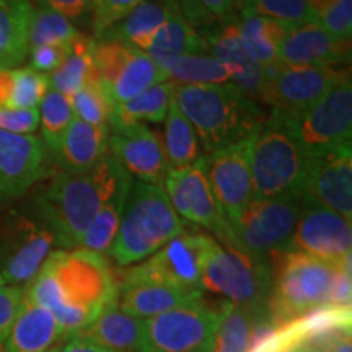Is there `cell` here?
Returning a JSON list of instances; mask_svg holds the SVG:
<instances>
[{
    "label": "cell",
    "mask_w": 352,
    "mask_h": 352,
    "mask_svg": "<svg viewBox=\"0 0 352 352\" xmlns=\"http://www.w3.org/2000/svg\"><path fill=\"white\" fill-rule=\"evenodd\" d=\"M25 294L47 308L70 338L118 300V284L104 254L85 248L54 250L25 285Z\"/></svg>",
    "instance_id": "6da1fadb"
},
{
    "label": "cell",
    "mask_w": 352,
    "mask_h": 352,
    "mask_svg": "<svg viewBox=\"0 0 352 352\" xmlns=\"http://www.w3.org/2000/svg\"><path fill=\"white\" fill-rule=\"evenodd\" d=\"M127 176L111 155L83 175L59 173L34 199V208L54 232L63 250L78 248L103 202Z\"/></svg>",
    "instance_id": "7a4b0ae2"
},
{
    "label": "cell",
    "mask_w": 352,
    "mask_h": 352,
    "mask_svg": "<svg viewBox=\"0 0 352 352\" xmlns=\"http://www.w3.org/2000/svg\"><path fill=\"white\" fill-rule=\"evenodd\" d=\"M173 100L208 153L253 138L266 113L233 82L175 87Z\"/></svg>",
    "instance_id": "3957f363"
},
{
    "label": "cell",
    "mask_w": 352,
    "mask_h": 352,
    "mask_svg": "<svg viewBox=\"0 0 352 352\" xmlns=\"http://www.w3.org/2000/svg\"><path fill=\"white\" fill-rule=\"evenodd\" d=\"M184 230L186 222L176 214L164 186L132 182L108 256L118 266H131L152 256Z\"/></svg>",
    "instance_id": "277c9868"
},
{
    "label": "cell",
    "mask_w": 352,
    "mask_h": 352,
    "mask_svg": "<svg viewBox=\"0 0 352 352\" xmlns=\"http://www.w3.org/2000/svg\"><path fill=\"white\" fill-rule=\"evenodd\" d=\"M308 158L303 155L292 122L274 111L266 116L252 155V184L254 199L302 197Z\"/></svg>",
    "instance_id": "5b68a950"
},
{
    "label": "cell",
    "mask_w": 352,
    "mask_h": 352,
    "mask_svg": "<svg viewBox=\"0 0 352 352\" xmlns=\"http://www.w3.org/2000/svg\"><path fill=\"white\" fill-rule=\"evenodd\" d=\"M272 290L267 305L277 327L323 305H331V292L340 261L329 263L305 253L274 254Z\"/></svg>",
    "instance_id": "8992f818"
},
{
    "label": "cell",
    "mask_w": 352,
    "mask_h": 352,
    "mask_svg": "<svg viewBox=\"0 0 352 352\" xmlns=\"http://www.w3.org/2000/svg\"><path fill=\"white\" fill-rule=\"evenodd\" d=\"M272 263L232 245L210 241L201 276V289L232 303H261L270 300Z\"/></svg>",
    "instance_id": "52a82bcc"
},
{
    "label": "cell",
    "mask_w": 352,
    "mask_h": 352,
    "mask_svg": "<svg viewBox=\"0 0 352 352\" xmlns=\"http://www.w3.org/2000/svg\"><path fill=\"white\" fill-rule=\"evenodd\" d=\"M57 239L34 208L12 210L0 222V274L7 285H28L50 254Z\"/></svg>",
    "instance_id": "ba28073f"
},
{
    "label": "cell",
    "mask_w": 352,
    "mask_h": 352,
    "mask_svg": "<svg viewBox=\"0 0 352 352\" xmlns=\"http://www.w3.org/2000/svg\"><path fill=\"white\" fill-rule=\"evenodd\" d=\"M226 300L208 303L199 297L188 305L173 308L144 320L140 352H199L210 349L223 314Z\"/></svg>",
    "instance_id": "9c48e42d"
},
{
    "label": "cell",
    "mask_w": 352,
    "mask_h": 352,
    "mask_svg": "<svg viewBox=\"0 0 352 352\" xmlns=\"http://www.w3.org/2000/svg\"><path fill=\"white\" fill-rule=\"evenodd\" d=\"M212 240L214 236L208 233L184 230L138 266L120 272L116 283L147 280L171 285L184 292L201 294L202 267Z\"/></svg>",
    "instance_id": "30bf717a"
},
{
    "label": "cell",
    "mask_w": 352,
    "mask_h": 352,
    "mask_svg": "<svg viewBox=\"0 0 352 352\" xmlns=\"http://www.w3.org/2000/svg\"><path fill=\"white\" fill-rule=\"evenodd\" d=\"M264 85L259 103L270 104L285 116H302L329 90L340 85L349 72L340 67H289L283 64L263 65Z\"/></svg>",
    "instance_id": "8fae6325"
},
{
    "label": "cell",
    "mask_w": 352,
    "mask_h": 352,
    "mask_svg": "<svg viewBox=\"0 0 352 352\" xmlns=\"http://www.w3.org/2000/svg\"><path fill=\"white\" fill-rule=\"evenodd\" d=\"M302 197L253 199L232 228V246L270 258L285 252L296 228Z\"/></svg>",
    "instance_id": "7c38bea8"
},
{
    "label": "cell",
    "mask_w": 352,
    "mask_h": 352,
    "mask_svg": "<svg viewBox=\"0 0 352 352\" xmlns=\"http://www.w3.org/2000/svg\"><path fill=\"white\" fill-rule=\"evenodd\" d=\"M292 131L307 158L320 157L342 144L352 134L351 77L329 90L302 116L292 120Z\"/></svg>",
    "instance_id": "4fadbf2b"
},
{
    "label": "cell",
    "mask_w": 352,
    "mask_h": 352,
    "mask_svg": "<svg viewBox=\"0 0 352 352\" xmlns=\"http://www.w3.org/2000/svg\"><path fill=\"white\" fill-rule=\"evenodd\" d=\"M164 184L166 196L179 217L209 230L219 243L232 245V228L212 195L206 175L204 155L195 165L170 170Z\"/></svg>",
    "instance_id": "5bb4252c"
},
{
    "label": "cell",
    "mask_w": 352,
    "mask_h": 352,
    "mask_svg": "<svg viewBox=\"0 0 352 352\" xmlns=\"http://www.w3.org/2000/svg\"><path fill=\"white\" fill-rule=\"evenodd\" d=\"M256 135L204 155L210 189L230 227L253 199L252 155Z\"/></svg>",
    "instance_id": "9a60e30c"
},
{
    "label": "cell",
    "mask_w": 352,
    "mask_h": 352,
    "mask_svg": "<svg viewBox=\"0 0 352 352\" xmlns=\"http://www.w3.org/2000/svg\"><path fill=\"white\" fill-rule=\"evenodd\" d=\"M351 220L302 196L296 228L285 252L305 253L324 261L338 263L351 256Z\"/></svg>",
    "instance_id": "2e32d148"
},
{
    "label": "cell",
    "mask_w": 352,
    "mask_h": 352,
    "mask_svg": "<svg viewBox=\"0 0 352 352\" xmlns=\"http://www.w3.org/2000/svg\"><path fill=\"white\" fill-rule=\"evenodd\" d=\"M47 173L50 155L41 139L0 131V209L25 196Z\"/></svg>",
    "instance_id": "e0dca14e"
},
{
    "label": "cell",
    "mask_w": 352,
    "mask_h": 352,
    "mask_svg": "<svg viewBox=\"0 0 352 352\" xmlns=\"http://www.w3.org/2000/svg\"><path fill=\"white\" fill-rule=\"evenodd\" d=\"M303 197L352 219V151L342 144L320 157L308 158Z\"/></svg>",
    "instance_id": "ac0fdd59"
},
{
    "label": "cell",
    "mask_w": 352,
    "mask_h": 352,
    "mask_svg": "<svg viewBox=\"0 0 352 352\" xmlns=\"http://www.w3.org/2000/svg\"><path fill=\"white\" fill-rule=\"evenodd\" d=\"M108 148L127 175L138 178V182L164 186L170 171L164 145L147 126L135 124L113 129Z\"/></svg>",
    "instance_id": "d6986e66"
},
{
    "label": "cell",
    "mask_w": 352,
    "mask_h": 352,
    "mask_svg": "<svg viewBox=\"0 0 352 352\" xmlns=\"http://www.w3.org/2000/svg\"><path fill=\"white\" fill-rule=\"evenodd\" d=\"M351 41L328 33L320 23L292 28L279 46V64L289 67H338L349 63Z\"/></svg>",
    "instance_id": "ffe728a7"
},
{
    "label": "cell",
    "mask_w": 352,
    "mask_h": 352,
    "mask_svg": "<svg viewBox=\"0 0 352 352\" xmlns=\"http://www.w3.org/2000/svg\"><path fill=\"white\" fill-rule=\"evenodd\" d=\"M236 20H239V15L232 13L227 19L220 20L217 26H212V30L202 36L206 39L209 54L235 70L232 78L233 83L245 95L259 103V95H261L264 85V69L263 65L250 59L245 52L240 41Z\"/></svg>",
    "instance_id": "44dd1931"
},
{
    "label": "cell",
    "mask_w": 352,
    "mask_h": 352,
    "mask_svg": "<svg viewBox=\"0 0 352 352\" xmlns=\"http://www.w3.org/2000/svg\"><path fill=\"white\" fill-rule=\"evenodd\" d=\"M69 338L65 336L56 316L47 308L34 303L25 294L3 351L44 352L57 344H63Z\"/></svg>",
    "instance_id": "7402d4cb"
},
{
    "label": "cell",
    "mask_w": 352,
    "mask_h": 352,
    "mask_svg": "<svg viewBox=\"0 0 352 352\" xmlns=\"http://www.w3.org/2000/svg\"><path fill=\"white\" fill-rule=\"evenodd\" d=\"M118 284V305L127 315L135 318L147 320L173 308L188 305L202 297L201 294L184 292L171 285L147 283H116Z\"/></svg>",
    "instance_id": "603a6c76"
},
{
    "label": "cell",
    "mask_w": 352,
    "mask_h": 352,
    "mask_svg": "<svg viewBox=\"0 0 352 352\" xmlns=\"http://www.w3.org/2000/svg\"><path fill=\"white\" fill-rule=\"evenodd\" d=\"M109 127H95L74 116L65 132L57 160L64 173L83 175L108 155Z\"/></svg>",
    "instance_id": "cb8c5ba5"
},
{
    "label": "cell",
    "mask_w": 352,
    "mask_h": 352,
    "mask_svg": "<svg viewBox=\"0 0 352 352\" xmlns=\"http://www.w3.org/2000/svg\"><path fill=\"white\" fill-rule=\"evenodd\" d=\"M142 327L144 320L127 315L116 300L76 334L111 352H140Z\"/></svg>",
    "instance_id": "d4e9b609"
},
{
    "label": "cell",
    "mask_w": 352,
    "mask_h": 352,
    "mask_svg": "<svg viewBox=\"0 0 352 352\" xmlns=\"http://www.w3.org/2000/svg\"><path fill=\"white\" fill-rule=\"evenodd\" d=\"M33 10L30 0H0V70L15 69L28 56Z\"/></svg>",
    "instance_id": "484cf974"
},
{
    "label": "cell",
    "mask_w": 352,
    "mask_h": 352,
    "mask_svg": "<svg viewBox=\"0 0 352 352\" xmlns=\"http://www.w3.org/2000/svg\"><path fill=\"white\" fill-rule=\"evenodd\" d=\"M239 34L248 57L259 65L279 63V46L292 26L254 13H240Z\"/></svg>",
    "instance_id": "4316f807"
},
{
    "label": "cell",
    "mask_w": 352,
    "mask_h": 352,
    "mask_svg": "<svg viewBox=\"0 0 352 352\" xmlns=\"http://www.w3.org/2000/svg\"><path fill=\"white\" fill-rule=\"evenodd\" d=\"M95 38L83 33L77 34L64 63L50 76L52 90L72 98L87 83L101 82L95 65Z\"/></svg>",
    "instance_id": "83f0119b"
},
{
    "label": "cell",
    "mask_w": 352,
    "mask_h": 352,
    "mask_svg": "<svg viewBox=\"0 0 352 352\" xmlns=\"http://www.w3.org/2000/svg\"><path fill=\"white\" fill-rule=\"evenodd\" d=\"M170 12L171 7L165 0H144L113 28H109L103 38L114 39L145 52L153 34L168 19Z\"/></svg>",
    "instance_id": "f1b7e54d"
},
{
    "label": "cell",
    "mask_w": 352,
    "mask_h": 352,
    "mask_svg": "<svg viewBox=\"0 0 352 352\" xmlns=\"http://www.w3.org/2000/svg\"><path fill=\"white\" fill-rule=\"evenodd\" d=\"M267 302L232 303L226 300L214 334L212 352H248L254 324L267 310Z\"/></svg>",
    "instance_id": "f546056e"
},
{
    "label": "cell",
    "mask_w": 352,
    "mask_h": 352,
    "mask_svg": "<svg viewBox=\"0 0 352 352\" xmlns=\"http://www.w3.org/2000/svg\"><path fill=\"white\" fill-rule=\"evenodd\" d=\"M175 83L162 82L157 83L126 103L114 104L111 118H109V129H120V127L144 124L153 122L158 124L166 118L170 103L173 100Z\"/></svg>",
    "instance_id": "4dcf8cb0"
},
{
    "label": "cell",
    "mask_w": 352,
    "mask_h": 352,
    "mask_svg": "<svg viewBox=\"0 0 352 352\" xmlns=\"http://www.w3.org/2000/svg\"><path fill=\"white\" fill-rule=\"evenodd\" d=\"M206 52L208 46L204 36L183 19L182 13L171 8L168 19L153 34L145 54L151 56L153 60H160L165 57L206 54Z\"/></svg>",
    "instance_id": "1f68e13d"
},
{
    "label": "cell",
    "mask_w": 352,
    "mask_h": 352,
    "mask_svg": "<svg viewBox=\"0 0 352 352\" xmlns=\"http://www.w3.org/2000/svg\"><path fill=\"white\" fill-rule=\"evenodd\" d=\"M165 72L166 78L179 85H215L227 83L233 78L235 70L222 64L210 54H188L165 57L155 60Z\"/></svg>",
    "instance_id": "d6a6232c"
},
{
    "label": "cell",
    "mask_w": 352,
    "mask_h": 352,
    "mask_svg": "<svg viewBox=\"0 0 352 352\" xmlns=\"http://www.w3.org/2000/svg\"><path fill=\"white\" fill-rule=\"evenodd\" d=\"M131 176L127 175L122 182L118 184L116 191L103 202L98 212L88 226L87 232L83 233L80 246L78 248L91 250V252L108 256L109 250L116 239L118 228H120L122 210L126 206V197L131 188Z\"/></svg>",
    "instance_id": "836d02e7"
},
{
    "label": "cell",
    "mask_w": 352,
    "mask_h": 352,
    "mask_svg": "<svg viewBox=\"0 0 352 352\" xmlns=\"http://www.w3.org/2000/svg\"><path fill=\"white\" fill-rule=\"evenodd\" d=\"M164 151L170 170H182L195 165L202 158L199 139L195 127L191 126L184 114L171 100L168 113L165 118V139Z\"/></svg>",
    "instance_id": "e575fe53"
},
{
    "label": "cell",
    "mask_w": 352,
    "mask_h": 352,
    "mask_svg": "<svg viewBox=\"0 0 352 352\" xmlns=\"http://www.w3.org/2000/svg\"><path fill=\"white\" fill-rule=\"evenodd\" d=\"M165 80L166 76L160 65L144 51L134 50L124 67L121 69L120 76L107 88V91L113 103L120 104Z\"/></svg>",
    "instance_id": "d590c367"
},
{
    "label": "cell",
    "mask_w": 352,
    "mask_h": 352,
    "mask_svg": "<svg viewBox=\"0 0 352 352\" xmlns=\"http://www.w3.org/2000/svg\"><path fill=\"white\" fill-rule=\"evenodd\" d=\"M39 122H41V140L51 153L59 152L60 144L69 124L74 120L72 101L59 91L50 88L47 95L39 104Z\"/></svg>",
    "instance_id": "8d00e7d4"
},
{
    "label": "cell",
    "mask_w": 352,
    "mask_h": 352,
    "mask_svg": "<svg viewBox=\"0 0 352 352\" xmlns=\"http://www.w3.org/2000/svg\"><path fill=\"white\" fill-rule=\"evenodd\" d=\"M80 33L72 21L50 8L38 7L33 10L28 30L30 50L41 46H69Z\"/></svg>",
    "instance_id": "74e56055"
},
{
    "label": "cell",
    "mask_w": 352,
    "mask_h": 352,
    "mask_svg": "<svg viewBox=\"0 0 352 352\" xmlns=\"http://www.w3.org/2000/svg\"><path fill=\"white\" fill-rule=\"evenodd\" d=\"M240 13H254L267 19L297 26L318 23L308 0H240Z\"/></svg>",
    "instance_id": "f35d334b"
},
{
    "label": "cell",
    "mask_w": 352,
    "mask_h": 352,
    "mask_svg": "<svg viewBox=\"0 0 352 352\" xmlns=\"http://www.w3.org/2000/svg\"><path fill=\"white\" fill-rule=\"evenodd\" d=\"M74 114L95 127H108L114 103L101 82H90L70 98Z\"/></svg>",
    "instance_id": "ab89813d"
},
{
    "label": "cell",
    "mask_w": 352,
    "mask_h": 352,
    "mask_svg": "<svg viewBox=\"0 0 352 352\" xmlns=\"http://www.w3.org/2000/svg\"><path fill=\"white\" fill-rule=\"evenodd\" d=\"M13 90L8 108L32 109L41 104L50 91V76L38 72L33 67L12 69Z\"/></svg>",
    "instance_id": "60d3db41"
},
{
    "label": "cell",
    "mask_w": 352,
    "mask_h": 352,
    "mask_svg": "<svg viewBox=\"0 0 352 352\" xmlns=\"http://www.w3.org/2000/svg\"><path fill=\"white\" fill-rule=\"evenodd\" d=\"M134 50L135 47L126 46V44L114 41V39L109 38H103L96 41L95 65L104 88H108L116 80V77L120 76L121 69L124 67V64L127 63V59H129Z\"/></svg>",
    "instance_id": "b9f144b4"
},
{
    "label": "cell",
    "mask_w": 352,
    "mask_h": 352,
    "mask_svg": "<svg viewBox=\"0 0 352 352\" xmlns=\"http://www.w3.org/2000/svg\"><path fill=\"white\" fill-rule=\"evenodd\" d=\"M144 0H91L90 26L96 39H101L118 21L124 19Z\"/></svg>",
    "instance_id": "7bdbcfd3"
},
{
    "label": "cell",
    "mask_w": 352,
    "mask_h": 352,
    "mask_svg": "<svg viewBox=\"0 0 352 352\" xmlns=\"http://www.w3.org/2000/svg\"><path fill=\"white\" fill-rule=\"evenodd\" d=\"M318 23L333 36L351 41L352 36V0H331L318 13Z\"/></svg>",
    "instance_id": "ee69618b"
},
{
    "label": "cell",
    "mask_w": 352,
    "mask_h": 352,
    "mask_svg": "<svg viewBox=\"0 0 352 352\" xmlns=\"http://www.w3.org/2000/svg\"><path fill=\"white\" fill-rule=\"evenodd\" d=\"M25 297V287L0 285V349L6 346Z\"/></svg>",
    "instance_id": "f6af8a7d"
},
{
    "label": "cell",
    "mask_w": 352,
    "mask_h": 352,
    "mask_svg": "<svg viewBox=\"0 0 352 352\" xmlns=\"http://www.w3.org/2000/svg\"><path fill=\"white\" fill-rule=\"evenodd\" d=\"M39 126L38 108L32 109H13L0 108V131L12 134L32 135Z\"/></svg>",
    "instance_id": "bcb514c9"
},
{
    "label": "cell",
    "mask_w": 352,
    "mask_h": 352,
    "mask_svg": "<svg viewBox=\"0 0 352 352\" xmlns=\"http://www.w3.org/2000/svg\"><path fill=\"white\" fill-rule=\"evenodd\" d=\"M39 7L60 13L74 25H90L91 0H36Z\"/></svg>",
    "instance_id": "7dc6e473"
},
{
    "label": "cell",
    "mask_w": 352,
    "mask_h": 352,
    "mask_svg": "<svg viewBox=\"0 0 352 352\" xmlns=\"http://www.w3.org/2000/svg\"><path fill=\"white\" fill-rule=\"evenodd\" d=\"M352 327H338L305 341L321 352H352Z\"/></svg>",
    "instance_id": "c3c4849f"
},
{
    "label": "cell",
    "mask_w": 352,
    "mask_h": 352,
    "mask_svg": "<svg viewBox=\"0 0 352 352\" xmlns=\"http://www.w3.org/2000/svg\"><path fill=\"white\" fill-rule=\"evenodd\" d=\"M70 46H41L30 50V59H32V65L34 70L41 74H52L54 70L64 63V59L70 52Z\"/></svg>",
    "instance_id": "681fc988"
},
{
    "label": "cell",
    "mask_w": 352,
    "mask_h": 352,
    "mask_svg": "<svg viewBox=\"0 0 352 352\" xmlns=\"http://www.w3.org/2000/svg\"><path fill=\"white\" fill-rule=\"evenodd\" d=\"M166 3L175 10H178L183 15V19L188 21L192 28L199 26H209L214 23V19L199 6L197 0H165Z\"/></svg>",
    "instance_id": "f907efd6"
},
{
    "label": "cell",
    "mask_w": 352,
    "mask_h": 352,
    "mask_svg": "<svg viewBox=\"0 0 352 352\" xmlns=\"http://www.w3.org/2000/svg\"><path fill=\"white\" fill-rule=\"evenodd\" d=\"M197 2L214 20H223L232 15L240 0H197Z\"/></svg>",
    "instance_id": "816d5d0a"
},
{
    "label": "cell",
    "mask_w": 352,
    "mask_h": 352,
    "mask_svg": "<svg viewBox=\"0 0 352 352\" xmlns=\"http://www.w3.org/2000/svg\"><path fill=\"white\" fill-rule=\"evenodd\" d=\"M60 352H111L103 347L94 344L91 341L85 340V338L78 336V334H72L67 341L63 344Z\"/></svg>",
    "instance_id": "f5cc1de1"
},
{
    "label": "cell",
    "mask_w": 352,
    "mask_h": 352,
    "mask_svg": "<svg viewBox=\"0 0 352 352\" xmlns=\"http://www.w3.org/2000/svg\"><path fill=\"white\" fill-rule=\"evenodd\" d=\"M13 90L12 69L0 70V108H8Z\"/></svg>",
    "instance_id": "db71d44e"
},
{
    "label": "cell",
    "mask_w": 352,
    "mask_h": 352,
    "mask_svg": "<svg viewBox=\"0 0 352 352\" xmlns=\"http://www.w3.org/2000/svg\"><path fill=\"white\" fill-rule=\"evenodd\" d=\"M287 352H321V351L316 349L315 346H311V344H307V342H302V344H297V346H294L292 349H289Z\"/></svg>",
    "instance_id": "11a10c76"
},
{
    "label": "cell",
    "mask_w": 352,
    "mask_h": 352,
    "mask_svg": "<svg viewBox=\"0 0 352 352\" xmlns=\"http://www.w3.org/2000/svg\"><path fill=\"white\" fill-rule=\"evenodd\" d=\"M63 344H64V342H63ZM63 344H57V346L51 347V349H47V351H44V352H60V349H63Z\"/></svg>",
    "instance_id": "9f6ffc18"
},
{
    "label": "cell",
    "mask_w": 352,
    "mask_h": 352,
    "mask_svg": "<svg viewBox=\"0 0 352 352\" xmlns=\"http://www.w3.org/2000/svg\"><path fill=\"white\" fill-rule=\"evenodd\" d=\"M0 285H7L6 283H3V277H2V274H0Z\"/></svg>",
    "instance_id": "6f0895ef"
},
{
    "label": "cell",
    "mask_w": 352,
    "mask_h": 352,
    "mask_svg": "<svg viewBox=\"0 0 352 352\" xmlns=\"http://www.w3.org/2000/svg\"><path fill=\"white\" fill-rule=\"evenodd\" d=\"M199 352H212V347H210V349H202Z\"/></svg>",
    "instance_id": "680465c9"
}]
</instances>
